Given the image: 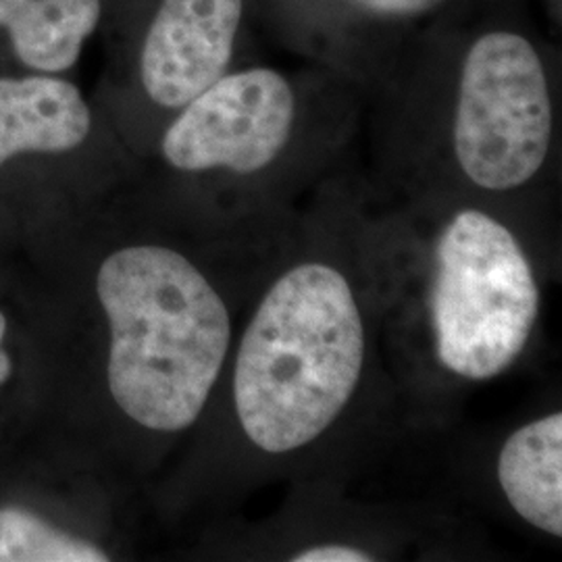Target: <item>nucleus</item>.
<instances>
[{
  "label": "nucleus",
  "instance_id": "obj_8",
  "mask_svg": "<svg viewBox=\"0 0 562 562\" xmlns=\"http://www.w3.org/2000/svg\"><path fill=\"white\" fill-rule=\"evenodd\" d=\"M104 123L69 76H0V162L20 150L104 148Z\"/></svg>",
  "mask_w": 562,
  "mask_h": 562
},
{
  "label": "nucleus",
  "instance_id": "obj_12",
  "mask_svg": "<svg viewBox=\"0 0 562 562\" xmlns=\"http://www.w3.org/2000/svg\"><path fill=\"white\" fill-rule=\"evenodd\" d=\"M290 562H375L382 561L375 548L352 538H325L299 546L285 554Z\"/></svg>",
  "mask_w": 562,
  "mask_h": 562
},
{
  "label": "nucleus",
  "instance_id": "obj_6",
  "mask_svg": "<svg viewBox=\"0 0 562 562\" xmlns=\"http://www.w3.org/2000/svg\"><path fill=\"white\" fill-rule=\"evenodd\" d=\"M255 0H117L102 30L106 121L148 150L162 125L240 65Z\"/></svg>",
  "mask_w": 562,
  "mask_h": 562
},
{
  "label": "nucleus",
  "instance_id": "obj_11",
  "mask_svg": "<svg viewBox=\"0 0 562 562\" xmlns=\"http://www.w3.org/2000/svg\"><path fill=\"white\" fill-rule=\"evenodd\" d=\"M106 550L23 508H0V562H106Z\"/></svg>",
  "mask_w": 562,
  "mask_h": 562
},
{
  "label": "nucleus",
  "instance_id": "obj_14",
  "mask_svg": "<svg viewBox=\"0 0 562 562\" xmlns=\"http://www.w3.org/2000/svg\"><path fill=\"white\" fill-rule=\"evenodd\" d=\"M4 334H7V319H4V315L0 313V385L9 382V378H11V373H13V361H11V357L2 350Z\"/></svg>",
  "mask_w": 562,
  "mask_h": 562
},
{
  "label": "nucleus",
  "instance_id": "obj_5",
  "mask_svg": "<svg viewBox=\"0 0 562 562\" xmlns=\"http://www.w3.org/2000/svg\"><path fill=\"white\" fill-rule=\"evenodd\" d=\"M429 222L423 261L425 344L443 375L496 380L521 361L542 313L538 269L510 213L462 196H417Z\"/></svg>",
  "mask_w": 562,
  "mask_h": 562
},
{
  "label": "nucleus",
  "instance_id": "obj_13",
  "mask_svg": "<svg viewBox=\"0 0 562 562\" xmlns=\"http://www.w3.org/2000/svg\"><path fill=\"white\" fill-rule=\"evenodd\" d=\"M536 2H540V9L550 23V30L559 32L562 23V0H536Z\"/></svg>",
  "mask_w": 562,
  "mask_h": 562
},
{
  "label": "nucleus",
  "instance_id": "obj_10",
  "mask_svg": "<svg viewBox=\"0 0 562 562\" xmlns=\"http://www.w3.org/2000/svg\"><path fill=\"white\" fill-rule=\"evenodd\" d=\"M496 480L510 510L548 538H562V413L550 411L506 436Z\"/></svg>",
  "mask_w": 562,
  "mask_h": 562
},
{
  "label": "nucleus",
  "instance_id": "obj_2",
  "mask_svg": "<svg viewBox=\"0 0 562 562\" xmlns=\"http://www.w3.org/2000/svg\"><path fill=\"white\" fill-rule=\"evenodd\" d=\"M362 244L315 240L278 257L250 296L229 355L238 450L280 467L338 438L371 385L380 292Z\"/></svg>",
  "mask_w": 562,
  "mask_h": 562
},
{
  "label": "nucleus",
  "instance_id": "obj_9",
  "mask_svg": "<svg viewBox=\"0 0 562 562\" xmlns=\"http://www.w3.org/2000/svg\"><path fill=\"white\" fill-rule=\"evenodd\" d=\"M117 0H0V76H69Z\"/></svg>",
  "mask_w": 562,
  "mask_h": 562
},
{
  "label": "nucleus",
  "instance_id": "obj_1",
  "mask_svg": "<svg viewBox=\"0 0 562 562\" xmlns=\"http://www.w3.org/2000/svg\"><path fill=\"white\" fill-rule=\"evenodd\" d=\"M385 171L413 196L513 213L559 171L561 50L527 0H494L427 32L367 97Z\"/></svg>",
  "mask_w": 562,
  "mask_h": 562
},
{
  "label": "nucleus",
  "instance_id": "obj_7",
  "mask_svg": "<svg viewBox=\"0 0 562 562\" xmlns=\"http://www.w3.org/2000/svg\"><path fill=\"white\" fill-rule=\"evenodd\" d=\"M494 0H255L257 23L306 63L355 81L369 97L427 32Z\"/></svg>",
  "mask_w": 562,
  "mask_h": 562
},
{
  "label": "nucleus",
  "instance_id": "obj_3",
  "mask_svg": "<svg viewBox=\"0 0 562 562\" xmlns=\"http://www.w3.org/2000/svg\"><path fill=\"white\" fill-rule=\"evenodd\" d=\"M364 109L361 88L323 65L240 63L167 121L146 153L227 222L259 220L338 176Z\"/></svg>",
  "mask_w": 562,
  "mask_h": 562
},
{
  "label": "nucleus",
  "instance_id": "obj_4",
  "mask_svg": "<svg viewBox=\"0 0 562 562\" xmlns=\"http://www.w3.org/2000/svg\"><path fill=\"white\" fill-rule=\"evenodd\" d=\"M259 283L232 294L188 252L157 241L106 255L97 299L109 329L106 390L121 415L155 436L201 422Z\"/></svg>",
  "mask_w": 562,
  "mask_h": 562
}]
</instances>
